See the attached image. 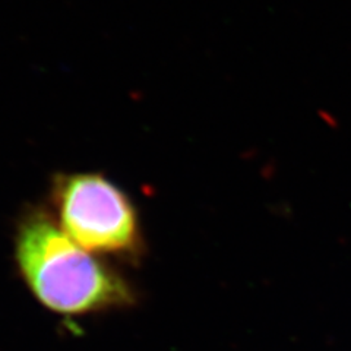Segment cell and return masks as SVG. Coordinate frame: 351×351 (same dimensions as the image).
Here are the masks:
<instances>
[{"label":"cell","mask_w":351,"mask_h":351,"mask_svg":"<svg viewBox=\"0 0 351 351\" xmlns=\"http://www.w3.org/2000/svg\"><path fill=\"white\" fill-rule=\"evenodd\" d=\"M14 245L22 280L51 312L84 316L126 309L136 302L122 274L76 245L50 210L36 206L22 214Z\"/></svg>","instance_id":"cell-1"},{"label":"cell","mask_w":351,"mask_h":351,"mask_svg":"<svg viewBox=\"0 0 351 351\" xmlns=\"http://www.w3.org/2000/svg\"><path fill=\"white\" fill-rule=\"evenodd\" d=\"M50 204L60 228L90 254L134 262L144 252L134 202L104 174H56L50 188Z\"/></svg>","instance_id":"cell-2"}]
</instances>
